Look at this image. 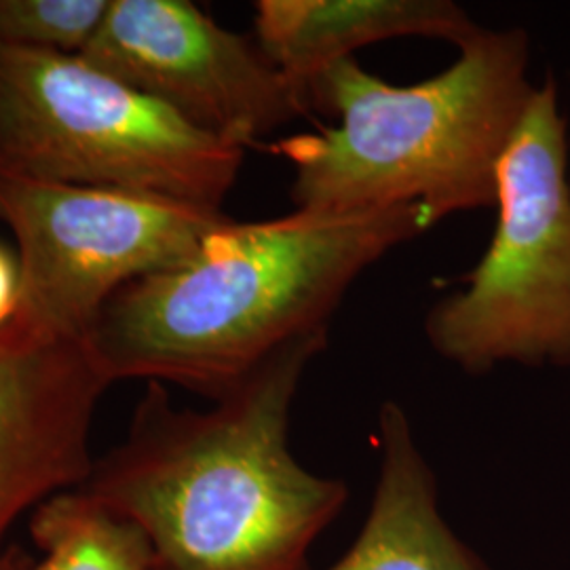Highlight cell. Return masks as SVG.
<instances>
[{"instance_id": "cell-12", "label": "cell", "mask_w": 570, "mask_h": 570, "mask_svg": "<svg viewBox=\"0 0 570 570\" xmlns=\"http://www.w3.org/2000/svg\"><path fill=\"white\" fill-rule=\"evenodd\" d=\"M108 0H0V47L81 53Z\"/></svg>"}, {"instance_id": "cell-4", "label": "cell", "mask_w": 570, "mask_h": 570, "mask_svg": "<svg viewBox=\"0 0 570 570\" xmlns=\"http://www.w3.org/2000/svg\"><path fill=\"white\" fill-rule=\"evenodd\" d=\"M245 150L81 53L0 47V169L223 209Z\"/></svg>"}, {"instance_id": "cell-7", "label": "cell", "mask_w": 570, "mask_h": 570, "mask_svg": "<svg viewBox=\"0 0 570 570\" xmlns=\"http://www.w3.org/2000/svg\"><path fill=\"white\" fill-rule=\"evenodd\" d=\"M81 56L242 150L308 115L254 37L228 30L188 0H108Z\"/></svg>"}, {"instance_id": "cell-8", "label": "cell", "mask_w": 570, "mask_h": 570, "mask_svg": "<svg viewBox=\"0 0 570 570\" xmlns=\"http://www.w3.org/2000/svg\"><path fill=\"white\" fill-rule=\"evenodd\" d=\"M110 385L85 338L0 332V546L23 513L87 480L91 425Z\"/></svg>"}, {"instance_id": "cell-2", "label": "cell", "mask_w": 570, "mask_h": 570, "mask_svg": "<svg viewBox=\"0 0 570 570\" xmlns=\"http://www.w3.org/2000/svg\"><path fill=\"white\" fill-rule=\"evenodd\" d=\"M431 226L416 204L228 220L190 261L119 289L85 343L110 383H169L216 402L279 348L330 332L367 268Z\"/></svg>"}, {"instance_id": "cell-13", "label": "cell", "mask_w": 570, "mask_h": 570, "mask_svg": "<svg viewBox=\"0 0 570 570\" xmlns=\"http://www.w3.org/2000/svg\"><path fill=\"white\" fill-rule=\"evenodd\" d=\"M20 303L18 258L0 245V332L11 324Z\"/></svg>"}, {"instance_id": "cell-1", "label": "cell", "mask_w": 570, "mask_h": 570, "mask_svg": "<svg viewBox=\"0 0 570 570\" xmlns=\"http://www.w3.org/2000/svg\"><path fill=\"white\" fill-rule=\"evenodd\" d=\"M330 332L303 336L205 410L146 383L121 444L79 489L138 524L155 570H311L348 489L289 449L292 407Z\"/></svg>"}, {"instance_id": "cell-6", "label": "cell", "mask_w": 570, "mask_h": 570, "mask_svg": "<svg viewBox=\"0 0 570 570\" xmlns=\"http://www.w3.org/2000/svg\"><path fill=\"white\" fill-rule=\"evenodd\" d=\"M228 220L223 209L0 169V223L18 242L20 265V303L2 332L85 338L119 289L190 261Z\"/></svg>"}, {"instance_id": "cell-5", "label": "cell", "mask_w": 570, "mask_h": 570, "mask_svg": "<svg viewBox=\"0 0 570 570\" xmlns=\"http://www.w3.org/2000/svg\"><path fill=\"white\" fill-rule=\"evenodd\" d=\"M497 226L463 287L429 306V346L471 376L570 367L569 121L548 77L497 178Z\"/></svg>"}, {"instance_id": "cell-9", "label": "cell", "mask_w": 570, "mask_h": 570, "mask_svg": "<svg viewBox=\"0 0 570 570\" xmlns=\"http://www.w3.org/2000/svg\"><path fill=\"white\" fill-rule=\"evenodd\" d=\"M478 26L452 0H258L254 4V41L296 87L306 108L313 81L364 47L404 37L444 39L456 47Z\"/></svg>"}, {"instance_id": "cell-11", "label": "cell", "mask_w": 570, "mask_h": 570, "mask_svg": "<svg viewBox=\"0 0 570 570\" xmlns=\"http://www.w3.org/2000/svg\"><path fill=\"white\" fill-rule=\"evenodd\" d=\"M41 560L28 570H155L142 530L82 489L49 497L30 513Z\"/></svg>"}, {"instance_id": "cell-14", "label": "cell", "mask_w": 570, "mask_h": 570, "mask_svg": "<svg viewBox=\"0 0 570 570\" xmlns=\"http://www.w3.org/2000/svg\"><path fill=\"white\" fill-rule=\"evenodd\" d=\"M0 570H16V569H4V567H0Z\"/></svg>"}, {"instance_id": "cell-3", "label": "cell", "mask_w": 570, "mask_h": 570, "mask_svg": "<svg viewBox=\"0 0 570 570\" xmlns=\"http://www.w3.org/2000/svg\"><path fill=\"white\" fill-rule=\"evenodd\" d=\"M446 70L393 85L351 58L308 87V110L334 125L271 144L292 167L294 209L421 205L433 226L497 204L499 167L529 110L530 37L484 28Z\"/></svg>"}, {"instance_id": "cell-10", "label": "cell", "mask_w": 570, "mask_h": 570, "mask_svg": "<svg viewBox=\"0 0 570 570\" xmlns=\"http://www.w3.org/2000/svg\"><path fill=\"white\" fill-rule=\"evenodd\" d=\"M381 463L366 524L327 570H490L440 511L435 471L397 402L379 410Z\"/></svg>"}]
</instances>
